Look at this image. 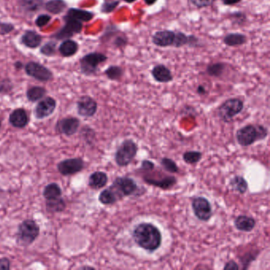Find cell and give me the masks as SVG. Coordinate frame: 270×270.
I'll use <instances>...</instances> for the list:
<instances>
[{
	"label": "cell",
	"instance_id": "obj_1",
	"mask_svg": "<svg viewBox=\"0 0 270 270\" xmlns=\"http://www.w3.org/2000/svg\"><path fill=\"white\" fill-rule=\"evenodd\" d=\"M132 235L136 245L149 252L157 251L162 244L161 231L150 223H141L136 225Z\"/></svg>",
	"mask_w": 270,
	"mask_h": 270
},
{
	"label": "cell",
	"instance_id": "obj_2",
	"mask_svg": "<svg viewBox=\"0 0 270 270\" xmlns=\"http://www.w3.org/2000/svg\"><path fill=\"white\" fill-rule=\"evenodd\" d=\"M268 136V129L261 125H248L238 129L236 140L238 144L248 146L257 141L265 139Z\"/></svg>",
	"mask_w": 270,
	"mask_h": 270
},
{
	"label": "cell",
	"instance_id": "obj_3",
	"mask_svg": "<svg viewBox=\"0 0 270 270\" xmlns=\"http://www.w3.org/2000/svg\"><path fill=\"white\" fill-rule=\"evenodd\" d=\"M137 152V144L133 140L131 139L125 140L115 153V162L120 167L127 166L133 162Z\"/></svg>",
	"mask_w": 270,
	"mask_h": 270
},
{
	"label": "cell",
	"instance_id": "obj_4",
	"mask_svg": "<svg viewBox=\"0 0 270 270\" xmlns=\"http://www.w3.org/2000/svg\"><path fill=\"white\" fill-rule=\"evenodd\" d=\"M40 228L33 219L23 221L18 227L17 242L21 246H29L39 235Z\"/></svg>",
	"mask_w": 270,
	"mask_h": 270
},
{
	"label": "cell",
	"instance_id": "obj_5",
	"mask_svg": "<svg viewBox=\"0 0 270 270\" xmlns=\"http://www.w3.org/2000/svg\"><path fill=\"white\" fill-rule=\"evenodd\" d=\"M119 201L126 197L136 194L138 192L137 184L129 177H117L110 186Z\"/></svg>",
	"mask_w": 270,
	"mask_h": 270
},
{
	"label": "cell",
	"instance_id": "obj_6",
	"mask_svg": "<svg viewBox=\"0 0 270 270\" xmlns=\"http://www.w3.org/2000/svg\"><path fill=\"white\" fill-rule=\"evenodd\" d=\"M243 108L244 103L241 99H228L218 108V117L223 121L228 123L233 120L234 117L238 113H240Z\"/></svg>",
	"mask_w": 270,
	"mask_h": 270
},
{
	"label": "cell",
	"instance_id": "obj_7",
	"mask_svg": "<svg viewBox=\"0 0 270 270\" xmlns=\"http://www.w3.org/2000/svg\"><path fill=\"white\" fill-rule=\"evenodd\" d=\"M107 59L105 54L100 53H91L85 55L80 61L82 73L88 76L96 74L99 65L106 62Z\"/></svg>",
	"mask_w": 270,
	"mask_h": 270
},
{
	"label": "cell",
	"instance_id": "obj_8",
	"mask_svg": "<svg viewBox=\"0 0 270 270\" xmlns=\"http://www.w3.org/2000/svg\"><path fill=\"white\" fill-rule=\"evenodd\" d=\"M64 26L56 33L53 37L57 40L69 39L76 34H80L83 30V22L65 15L64 17Z\"/></svg>",
	"mask_w": 270,
	"mask_h": 270
},
{
	"label": "cell",
	"instance_id": "obj_9",
	"mask_svg": "<svg viewBox=\"0 0 270 270\" xmlns=\"http://www.w3.org/2000/svg\"><path fill=\"white\" fill-rule=\"evenodd\" d=\"M146 174L143 176V181L150 186H156L162 189H169L173 187L177 183V179L174 176H166V175H161L159 173H151L150 171H145Z\"/></svg>",
	"mask_w": 270,
	"mask_h": 270
},
{
	"label": "cell",
	"instance_id": "obj_10",
	"mask_svg": "<svg viewBox=\"0 0 270 270\" xmlns=\"http://www.w3.org/2000/svg\"><path fill=\"white\" fill-rule=\"evenodd\" d=\"M192 208L195 216L203 222L209 220L213 215L210 202L204 197H197L192 200Z\"/></svg>",
	"mask_w": 270,
	"mask_h": 270
},
{
	"label": "cell",
	"instance_id": "obj_11",
	"mask_svg": "<svg viewBox=\"0 0 270 270\" xmlns=\"http://www.w3.org/2000/svg\"><path fill=\"white\" fill-rule=\"evenodd\" d=\"M25 71L29 76L38 81L48 82L53 77V72L48 67L34 61H30L26 64Z\"/></svg>",
	"mask_w": 270,
	"mask_h": 270
},
{
	"label": "cell",
	"instance_id": "obj_12",
	"mask_svg": "<svg viewBox=\"0 0 270 270\" xmlns=\"http://www.w3.org/2000/svg\"><path fill=\"white\" fill-rule=\"evenodd\" d=\"M57 168L61 175H72L81 171L84 168V162L80 158L65 159L59 163Z\"/></svg>",
	"mask_w": 270,
	"mask_h": 270
},
{
	"label": "cell",
	"instance_id": "obj_13",
	"mask_svg": "<svg viewBox=\"0 0 270 270\" xmlns=\"http://www.w3.org/2000/svg\"><path fill=\"white\" fill-rule=\"evenodd\" d=\"M77 110L82 117H91L97 112V104L95 100L90 96H83L77 103Z\"/></svg>",
	"mask_w": 270,
	"mask_h": 270
},
{
	"label": "cell",
	"instance_id": "obj_14",
	"mask_svg": "<svg viewBox=\"0 0 270 270\" xmlns=\"http://www.w3.org/2000/svg\"><path fill=\"white\" fill-rule=\"evenodd\" d=\"M57 107V102L51 97H47L39 102L36 106V117L38 119L45 118L54 112Z\"/></svg>",
	"mask_w": 270,
	"mask_h": 270
},
{
	"label": "cell",
	"instance_id": "obj_15",
	"mask_svg": "<svg viewBox=\"0 0 270 270\" xmlns=\"http://www.w3.org/2000/svg\"><path fill=\"white\" fill-rule=\"evenodd\" d=\"M80 120L76 117H67L59 120L57 124V129L59 133L66 136H71L78 130L80 127Z\"/></svg>",
	"mask_w": 270,
	"mask_h": 270
},
{
	"label": "cell",
	"instance_id": "obj_16",
	"mask_svg": "<svg viewBox=\"0 0 270 270\" xmlns=\"http://www.w3.org/2000/svg\"><path fill=\"white\" fill-rule=\"evenodd\" d=\"M175 32L171 30L158 31L152 37V42L159 47H169L173 46L175 41Z\"/></svg>",
	"mask_w": 270,
	"mask_h": 270
},
{
	"label": "cell",
	"instance_id": "obj_17",
	"mask_svg": "<svg viewBox=\"0 0 270 270\" xmlns=\"http://www.w3.org/2000/svg\"><path fill=\"white\" fill-rule=\"evenodd\" d=\"M152 75L154 80L158 83H169L174 79L170 70L163 64H158L155 66L152 70Z\"/></svg>",
	"mask_w": 270,
	"mask_h": 270
},
{
	"label": "cell",
	"instance_id": "obj_18",
	"mask_svg": "<svg viewBox=\"0 0 270 270\" xmlns=\"http://www.w3.org/2000/svg\"><path fill=\"white\" fill-rule=\"evenodd\" d=\"M42 42V37L34 30H27L21 37V43L27 48H36Z\"/></svg>",
	"mask_w": 270,
	"mask_h": 270
},
{
	"label": "cell",
	"instance_id": "obj_19",
	"mask_svg": "<svg viewBox=\"0 0 270 270\" xmlns=\"http://www.w3.org/2000/svg\"><path fill=\"white\" fill-rule=\"evenodd\" d=\"M10 123L14 127L21 128L26 127L28 125L29 117L27 112L24 109H17L14 110L12 113L10 115Z\"/></svg>",
	"mask_w": 270,
	"mask_h": 270
},
{
	"label": "cell",
	"instance_id": "obj_20",
	"mask_svg": "<svg viewBox=\"0 0 270 270\" xmlns=\"http://www.w3.org/2000/svg\"><path fill=\"white\" fill-rule=\"evenodd\" d=\"M235 227L237 230L243 232H251L256 226V220L248 215H238L235 219Z\"/></svg>",
	"mask_w": 270,
	"mask_h": 270
},
{
	"label": "cell",
	"instance_id": "obj_21",
	"mask_svg": "<svg viewBox=\"0 0 270 270\" xmlns=\"http://www.w3.org/2000/svg\"><path fill=\"white\" fill-rule=\"evenodd\" d=\"M108 175L105 172L96 171L90 175L89 178V186L92 189H99L105 187L107 184Z\"/></svg>",
	"mask_w": 270,
	"mask_h": 270
},
{
	"label": "cell",
	"instance_id": "obj_22",
	"mask_svg": "<svg viewBox=\"0 0 270 270\" xmlns=\"http://www.w3.org/2000/svg\"><path fill=\"white\" fill-rule=\"evenodd\" d=\"M198 38L194 36H187L182 32L175 33V41H174L173 46L175 48H180L184 45L196 46L198 44Z\"/></svg>",
	"mask_w": 270,
	"mask_h": 270
},
{
	"label": "cell",
	"instance_id": "obj_23",
	"mask_svg": "<svg viewBox=\"0 0 270 270\" xmlns=\"http://www.w3.org/2000/svg\"><path fill=\"white\" fill-rule=\"evenodd\" d=\"M79 50L78 43L71 39L63 41L59 47V52L64 57H70L74 56Z\"/></svg>",
	"mask_w": 270,
	"mask_h": 270
},
{
	"label": "cell",
	"instance_id": "obj_24",
	"mask_svg": "<svg viewBox=\"0 0 270 270\" xmlns=\"http://www.w3.org/2000/svg\"><path fill=\"white\" fill-rule=\"evenodd\" d=\"M66 15L71 17V18H74V19L82 21V22L90 21L94 17V13L85 11V10L76 9V8L69 9Z\"/></svg>",
	"mask_w": 270,
	"mask_h": 270
},
{
	"label": "cell",
	"instance_id": "obj_25",
	"mask_svg": "<svg viewBox=\"0 0 270 270\" xmlns=\"http://www.w3.org/2000/svg\"><path fill=\"white\" fill-rule=\"evenodd\" d=\"M19 5L26 12H37L44 5V0H19Z\"/></svg>",
	"mask_w": 270,
	"mask_h": 270
},
{
	"label": "cell",
	"instance_id": "obj_26",
	"mask_svg": "<svg viewBox=\"0 0 270 270\" xmlns=\"http://www.w3.org/2000/svg\"><path fill=\"white\" fill-rule=\"evenodd\" d=\"M67 6L64 0H50L44 4V8L51 14H59L65 10Z\"/></svg>",
	"mask_w": 270,
	"mask_h": 270
},
{
	"label": "cell",
	"instance_id": "obj_27",
	"mask_svg": "<svg viewBox=\"0 0 270 270\" xmlns=\"http://www.w3.org/2000/svg\"><path fill=\"white\" fill-rule=\"evenodd\" d=\"M230 186L234 191H236L240 194H244L248 189V183L240 175H235L230 182Z\"/></svg>",
	"mask_w": 270,
	"mask_h": 270
},
{
	"label": "cell",
	"instance_id": "obj_28",
	"mask_svg": "<svg viewBox=\"0 0 270 270\" xmlns=\"http://www.w3.org/2000/svg\"><path fill=\"white\" fill-rule=\"evenodd\" d=\"M247 37L244 34H229L224 38V43L226 45L235 47V46L242 45L247 42Z\"/></svg>",
	"mask_w": 270,
	"mask_h": 270
},
{
	"label": "cell",
	"instance_id": "obj_29",
	"mask_svg": "<svg viewBox=\"0 0 270 270\" xmlns=\"http://www.w3.org/2000/svg\"><path fill=\"white\" fill-rule=\"evenodd\" d=\"M99 202L104 205H113L119 201L117 197L110 187L102 191L101 193L99 195Z\"/></svg>",
	"mask_w": 270,
	"mask_h": 270
},
{
	"label": "cell",
	"instance_id": "obj_30",
	"mask_svg": "<svg viewBox=\"0 0 270 270\" xmlns=\"http://www.w3.org/2000/svg\"><path fill=\"white\" fill-rule=\"evenodd\" d=\"M45 88L41 87H30L27 92V97L29 101L35 103L39 101L41 99L44 97L46 94Z\"/></svg>",
	"mask_w": 270,
	"mask_h": 270
},
{
	"label": "cell",
	"instance_id": "obj_31",
	"mask_svg": "<svg viewBox=\"0 0 270 270\" xmlns=\"http://www.w3.org/2000/svg\"><path fill=\"white\" fill-rule=\"evenodd\" d=\"M62 191L57 183H51L44 188L43 195L46 200L55 199L60 198Z\"/></svg>",
	"mask_w": 270,
	"mask_h": 270
},
{
	"label": "cell",
	"instance_id": "obj_32",
	"mask_svg": "<svg viewBox=\"0 0 270 270\" xmlns=\"http://www.w3.org/2000/svg\"><path fill=\"white\" fill-rule=\"evenodd\" d=\"M46 206L50 212H62L65 208V203L62 198H58L55 199L47 200Z\"/></svg>",
	"mask_w": 270,
	"mask_h": 270
},
{
	"label": "cell",
	"instance_id": "obj_33",
	"mask_svg": "<svg viewBox=\"0 0 270 270\" xmlns=\"http://www.w3.org/2000/svg\"><path fill=\"white\" fill-rule=\"evenodd\" d=\"M105 74L109 80L117 81L122 78L124 75V70L119 66H110L105 71Z\"/></svg>",
	"mask_w": 270,
	"mask_h": 270
},
{
	"label": "cell",
	"instance_id": "obj_34",
	"mask_svg": "<svg viewBox=\"0 0 270 270\" xmlns=\"http://www.w3.org/2000/svg\"><path fill=\"white\" fill-rule=\"evenodd\" d=\"M183 160L187 164L194 165L199 163L202 158V153L198 151H188L183 154Z\"/></svg>",
	"mask_w": 270,
	"mask_h": 270
},
{
	"label": "cell",
	"instance_id": "obj_35",
	"mask_svg": "<svg viewBox=\"0 0 270 270\" xmlns=\"http://www.w3.org/2000/svg\"><path fill=\"white\" fill-rule=\"evenodd\" d=\"M225 68H226V64L225 63H214L208 66L206 71L208 76L219 77L225 71Z\"/></svg>",
	"mask_w": 270,
	"mask_h": 270
},
{
	"label": "cell",
	"instance_id": "obj_36",
	"mask_svg": "<svg viewBox=\"0 0 270 270\" xmlns=\"http://www.w3.org/2000/svg\"><path fill=\"white\" fill-rule=\"evenodd\" d=\"M161 166L164 168L165 170L170 174H176L179 172V168L173 159L164 157L161 159Z\"/></svg>",
	"mask_w": 270,
	"mask_h": 270
},
{
	"label": "cell",
	"instance_id": "obj_37",
	"mask_svg": "<svg viewBox=\"0 0 270 270\" xmlns=\"http://www.w3.org/2000/svg\"><path fill=\"white\" fill-rule=\"evenodd\" d=\"M57 41H50L41 46L40 53L46 57H52L57 53Z\"/></svg>",
	"mask_w": 270,
	"mask_h": 270
},
{
	"label": "cell",
	"instance_id": "obj_38",
	"mask_svg": "<svg viewBox=\"0 0 270 270\" xmlns=\"http://www.w3.org/2000/svg\"><path fill=\"white\" fill-rule=\"evenodd\" d=\"M119 3L120 2L117 0H106L102 6V12L105 13V14L112 12V11H114Z\"/></svg>",
	"mask_w": 270,
	"mask_h": 270
},
{
	"label": "cell",
	"instance_id": "obj_39",
	"mask_svg": "<svg viewBox=\"0 0 270 270\" xmlns=\"http://www.w3.org/2000/svg\"><path fill=\"white\" fill-rule=\"evenodd\" d=\"M13 89V84L9 79L0 80V94H7Z\"/></svg>",
	"mask_w": 270,
	"mask_h": 270
},
{
	"label": "cell",
	"instance_id": "obj_40",
	"mask_svg": "<svg viewBox=\"0 0 270 270\" xmlns=\"http://www.w3.org/2000/svg\"><path fill=\"white\" fill-rule=\"evenodd\" d=\"M50 21H51V16L50 15H48V14H41V15L36 18L35 24L37 27L42 28V27H45Z\"/></svg>",
	"mask_w": 270,
	"mask_h": 270
},
{
	"label": "cell",
	"instance_id": "obj_41",
	"mask_svg": "<svg viewBox=\"0 0 270 270\" xmlns=\"http://www.w3.org/2000/svg\"><path fill=\"white\" fill-rule=\"evenodd\" d=\"M14 30V26L11 23L0 21V35H7Z\"/></svg>",
	"mask_w": 270,
	"mask_h": 270
},
{
	"label": "cell",
	"instance_id": "obj_42",
	"mask_svg": "<svg viewBox=\"0 0 270 270\" xmlns=\"http://www.w3.org/2000/svg\"><path fill=\"white\" fill-rule=\"evenodd\" d=\"M215 0H189V2L197 7L202 8V7H206L208 6L212 5Z\"/></svg>",
	"mask_w": 270,
	"mask_h": 270
},
{
	"label": "cell",
	"instance_id": "obj_43",
	"mask_svg": "<svg viewBox=\"0 0 270 270\" xmlns=\"http://www.w3.org/2000/svg\"><path fill=\"white\" fill-rule=\"evenodd\" d=\"M155 168V164L152 163V161L149 160H143L141 163V166L140 169L143 171H148L150 169H154Z\"/></svg>",
	"mask_w": 270,
	"mask_h": 270
},
{
	"label": "cell",
	"instance_id": "obj_44",
	"mask_svg": "<svg viewBox=\"0 0 270 270\" xmlns=\"http://www.w3.org/2000/svg\"><path fill=\"white\" fill-rule=\"evenodd\" d=\"M10 268H11V262H10L9 259H7V258L0 259V269L9 270Z\"/></svg>",
	"mask_w": 270,
	"mask_h": 270
},
{
	"label": "cell",
	"instance_id": "obj_45",
	"mask_svg": "<svg viewBox=\"0 0 270 270\" xmlns=\"http://www.w3.org/2000/svg\"><path fill=\"white\" fill-rule=\"evenodd\" d=\"M238 268H239V266L233 260L228 261L224 267L225 270L238 269Z\"/></svg>",
	"mask_w": 270,
	"mask_h": 270
},
{
	"label": "cell",
	"instance_id": "obj_46",
	"mask_svg": "<svg viewBox=\"0 0 270 270\" xmlns=\"http://www.w3.org/2000/svg\"><path fill=\"white\" fill-rule=\"evenodd\" d=\"M225 5H235V4L240 3L242 0H222Z\"/></svg>",
	"mask_w": 270,
	"mask_h": 270
},
{
	"label": "cell",
	"instance_id": "obj_47",
	"mask_svg": "<svg viewBox=\"0 0 270 270\" xmlns=\"http://www.w3.org/2000/svg\"><path fill=\"white\" fill-rule=\"evenodd\" d=\"M197 91H198V94H201V95H204V94H206V89L202 85H200L198 86V89H197Z\"/></svg>",
	"mask_w": 270,
	"mask_h": 270
},
{
	"label": "cell",
	"instance_id": "obj_48",
	"mask_svg": "<svg viewBox=\"0 0 270 270\" xmlns=\"http://www.w3.org/2000/svg\"><path fill=\"white\" fill-rule=\"evenodd\" d=\"M144 2L146 5L152 6L156 4L157 2V0H144Z\"/></svg>",
	"mask_w": 270,
	"mask_h": 270
},
{
	"label": "cell",
	"instance_id": "obj_49",
	"mask_svg": "<svg viewBox=\"0 0 270 270\" xmlns=\"http://www.w3.org/2000/svg\"><path fill=\"white\" fill-rule=\"evenodd\" d=\"M14 67H15V68L18 69V70H19V69L22 68L23 67V64L21 62H20V61H18V62L14 63Z\"/></svg>",
	"mask_w": 270,
	"mask_h": 270
},
{
	"label": "cell",
	"instance_id": "obj_50",
	"mask_svg": "<svg viewBox=\"0 0 270 270\" xmlns=\"http://www.w3.org/2000/svg\"><path fill=\"white\" fill-rule=\"evenodd\" d=\"M125 2L128 3V4H133L136 0H124Z\"/></svg>",
	"mask_w": 270,
	"mask_h": 270
},
{
	"label": "cell",
	"instance_id": "obj_51",
	"mask_svg": "<svg viewBox=\"0 0 270 270\" xmlns=\"http://www.w3.org/2000/svg\"><path fill=\"white\" fill-rule=\"evenodd\" d=\"M0 128H1V120H0Z\"/></svg>",
	"mask_w": 270,
	"mask_h": 270
}]
</instances>
